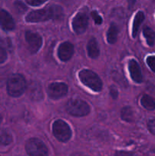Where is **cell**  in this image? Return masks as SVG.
<instances>
[{
    "mask_svg": "<svg viewBox=\"0 0 155 156\" xmlns=\"http://www.w3.org/2000/svg\"><path fill=\"white\" fill-rule=\"evenodd\" d=\"M63 10L57 5L46 7L44 9L30 12L26 16V21L30 23H38L48 20H61L63 18Z\"/></svg>",
    "mask_w": 155,
    "mask_h": 156,
    "instance_id": "1",
    "label": "cell"
},
{
    "mask_svg": "<svg viewBox=\"0 0 155 156\" xmlns=\"http://www.w3.org/2000/svg\"><path fill=\"white\" fill-rule=\"evenodd\" d=\"M81 82L96 92H100L103 88V82L100 78L90 69H82L78 73Z\"/></svg>",
    "mask_w": 155,
    "mask_h": 156,
    "instance_id": "2",
    "label": "cell"
},
{
    "mask_svg": "<svg viewBox=\"0 0 155 156\" xmlns=\"http://www.w3.org/2000/svg\"><path fill=\"white\" fill-rule=\"evenodd\" d=\"M26 89V81L21 74H14L9 77L7 82L8 94L14 98L20 97Z\"/></svg>",
    "mask_w": 155,
    "mask_h": 156,
    "instance_id": "3",
    "label": "cell"
},
{
    "mask_svg": "<svg viewBox=\"0 0 155 156\" xmlns=\"http://www.w3.org/2000/svg\"><path fill=\"white\" fill-rule=\"evenodd\" d=\"M65 109L68 114L74 117H84L90 113L91 108L88 103L81 99H71L67 102Z\"/></svg>",
    "mask_w": 155,
    "mask_h": 156,
    "instance_id": "4",
    "label": "cell"
},
{
    "mask_svg": "<svg viewBox=\"0 0 155 156\" xmlns=\"http://www.w3.org/2000/svg\"><path fill=\"white\" fill-rule=\"evenodd\" d=\"M53 133L54 136L62 143H66L71 137V129L66 122L57 120L53 124Z\"/></svg>",
    "mask_w": 155,
    "mask_h": 156,
    "instance_id": "5",
    "label": "cell"
},
{
    "mask_svg": "<svg viewBox=\"0 0 155 156\" xmlns=\"http://www.w3.org/2000/svg\"><path fill=\"white\" fill-rule=\"evenodd\" d=\"M27 153L31 156H44L48 155V149L43 141L37 138L27 140L25 145Z\"/></svg>",
    "mask_w": 155,
    "mask_h": 156,
    "instance_id": "6",
    "label": "cell"
},
{
    "mask_svg": "<svg viewBox=\"0 0 155 156\" xmlns=\"http://www.w3.org/2000/svg\"><path fill=\"white\" fill-rule=\"evenodd\" d=\"M47 93L53 100H58L65 97L68 93V86L63 82H53L48 86Z\"/></svg>",
    "mask_w": 155,
    "mask_h": 156,
    "instance_id": "7",
    "label": "cell"
},
{
    "mask_svg": "<svg viewBox=\"0 0 155 156\" xmlns=\"http://www.w3.org/2000/svg\"><path fill=\"white\" fill-rule=\"evenodd\" d=\"M88 25V16L84 11L78 12L72 20V28L77 34L84 33Z\"/></svg>",
    "mask_w": 155,
    "mask_h": 156,
    "instance_id": "8",
    "label": "cell"
},
{
    "mask_svg": "<svg viewBox=\"0 0 155 156\" xmlns=\"http://www.w3.org/2000/svg\"><path fill=\"white\" fill-rule=\"evenodd\" d=\"M25 39L30 53L34 54L37 53L43 44V40L40 35L34 32L27 31L25 34Z\"/></svg>",
    "mask_w": 155,
    "mask_h": 156,
    "instance_id": "9",
    "label": "cell"
},
{
    "mask_svg": "<svg viewBox=\"0 0 155 156\" xmlns=\"http://www.w3.org/2000/svg\"><path fill=\"white\" fill-rule=\"evenodd\" d=\"M74 53V46L69 42H64L59 45L58 49V56L60 60L67 62L69 60Z\"/></svg>",
    "mask_w": 155,
    "mask_h": 156,
    "instance_id": "10",
    "label": "cell"
},
{
    "mask_svg": "<svg viewBox=\"0 0 155 156\" xmlns=\"http://www.w3.org/2000/svg\"><path fill=\"white\" fill-rule=\"evenodd\" d=\"M0 26L5 31L15 29V24L12 15L4 9H0Z\"/></svg>",
    "mask_w": 155,
    "mask_h": 156,
    "instance_id": "11",
    "label": "cell"
},
{
    "mask_svg": "<svg viewBox=\"0 0 155 156\" xmlns=\"http://www.w3.org/2000/svg\"><path fill=\"white\" fill-rule=\"evenodd\" d=\"M129 70L130 76L134 82L137 83H141L143 81L142 73L139 64L135 59H131L129 63Z\"/></svg>",
    "mask_w": 155,
    "mask_h": 156,
    "instance_id": "12",
    "label": "cell"
},
{
    "mask_svg": "<svg viewBox=\"0 0 155 156\" xmlns=\"http://www.w3.org/2000/svg\"><path fill=\"white\" fill-rule=\"evenodd\" d=\"M28 94L33 100H41L43 98L42 87L36 82H32L28 87Z\"/></svg>",
    "mask_w": 155,
    "mask_h": 156,
    "instance_id": "13",
    "label": "cell"
},
{
    "mask_svg": "<svg viewBox=\"0 0 155 156\" xmlns=\"http://www.w3.org/2000/svg\"><path fill=\"white\" fill-rule=\"evenodd\" d=\"M88 49V56L92 59H96L100 55V50H99L98 44L95 38L92 37L89 40L87 46Z\"/></svg>",
    "mask_w": 155,
    "mask_h": 156,
    "instance_id": "14",
    "label": "cell"
},
{
    "mask_svg": "<svg viewBox=\"0 0 155 156\" xmlns=\"http://www.w3.org/2000/svg\"><path fill=\"white\" fill-rule=\"evenodd\" d=\"M144 18H145V16H144V12H141V11L137 12L135 18H134L133 26H132V37H136L137 34L139 31L140 27H141V24L144 21Z\"/></svg>",
    "mask_w": 155,
    "mask_h": 156,
    "instance_id": "15",
    "label": "cell"
},
{
    "mask_svg": "<svg viewBox=\"0 0 155 156\" xmlns=\"http://www.w3.org/2000/svg\"><path fill=\"white\" fill-rule=\"evenodd\" d=\"M119 29L116 24L112 23L107 31V41L110 44H113L116 42L117 36H118Z\"/></svg>",
    "mask_w": 155,
    "mask_h": 156,
    "instance_id": "16",
    "label": "cell"
},
{
    "mask_svg": "<svg viewBox=\"0 0 155 156\" xmlns=\"http://www.w3.org/2000/svg\"><path fill=\"white\" fill-rule=\"evenodd\" d=\"M141 104L145 109L148 111L155 110V100L147 94H144L141 98Z\"/></svg>",
    "mask_w": 155,
    "mask_h": 156,
    "instance_id": "17",
    "label": "cell"
},
{
    "mask_svg": "<svg viewBox=\"0 0 155 156\" xmlns=\"http://www.w3.org/2000/svg\"><path fill=\"white\" fill-rule=\"evenodd\" d=\"M143 34H144V37H145L147 44L150 47H152L155 41V32L150 27L146 26L143 29Z\"/></svg>",
    "mask_w": 155,
    "mask_h": 156,
    "instance_id": "18",
    "label": "cell"
},
{
    "mask_svg": "<svg viewBox=\"0 0 155 156\" xmlns=\"http://www.w3.org/2000/svg\"><path fill=\"white\" fill-rule=\"evenodd\" d=\"M121 118L126 122L131 123L134 120V112L131 107L126 106L122 109Z\"/></svg>",
    "mask_w": 155,
    "mask_h": 156,
    "instance_id": "19",
    "label": "cell"
},
{
    "mask_svg": "<svg viewBox=\"0 0 155 156\" xmlns=\"http://www.w3.org/2000/svg\"><path fill=\"white\" fill-rule=\"evenodd\" d=\"M12 142V136L6 129H0V143L2 145H9Z\"/></svg>",
    "mask_w": 155,
    "mask_h": 156,
    "instance_id": "20",
    "label": "cell"
},
{
    "mask_svg": "<svg viewBox=\"0 0 155 156\" xmlns=\"http://www.w3.org/2000/svg\"><path fill=\"white\" fill-rule=\"evenodd\" d=\"M15 8L18 13H24L27 11V6L22 2L17 1L15 2Z\"/></svg>",
    "mask_w": 155,
    "mask_h": 156,
    "instance_id": "21",
    "label": "cell"
},
{
    "mask_svg": "<svg viewBox=\"0 0 155 156\" xmlns=\"http://www.w3.org/2000/svg\"><path fill=\"white\" fill-rule=\"evenodd\" d=\"M146 62L150 69L155 73V56H149L146 59Z\"/></svg>",
    "mask_w": 155,
    "mask_h": 156,
    "instance_id": "22",
    "label": "cell"
},
{
    "mask_svg": "<svg viewBox=\"0 0 155 156\" xmlns=\"http://www.w3.org/2000/svg\"><path fill=\"white\" fill-rule=\"evenodd\" d=\"M91 15L96 24H98L99 25V24H101L102 23H103V19H102L100 15H99L96 11H93V12H91Z\"/></svg>",
    "mask_w": 155,
    "mask_h": 156,
    "instance_id": "23",
    "label": "cell"
},
{
    "mask_svg": "<svg viewBox=\"0 0 155 156\" xmlns=\"http://www.w3.org/2000/svg\"><path fill=\"white\" fill-rule=\"evenodd\" d=\"M7 59V51L4 47L0 46V64L3 63Z\"/></svg>",
    "mask_w": 155,
    "mask_h": 156,
    "instance_id": "24",
    "label": "cell"
},
{
    "mask_svg": "<svg viewBox=\"0 0 155 156\" xmlns=\"http://www.w3.org/2000/svg\"><path fill=\"white\" fill-rule=\"evenodd\" d=\"M147 129L150 133L155 135V119H152L147 122Z\"/></svg>",
    "mask_w": 155,
    "mask_h": 156,
    "instance_id": "25",
    "label": "cell"
},
{
    "mask_svg": "<svg viewBox=\"0 0 155 156\" xmlns=\"http://www.w3.org/2000/svg\"><path fill=\"white\" fill-rule=\"evenodd\" d=\"M26 1H27V4H29L30 5L38 6L42 5L43 3L46 2L47 0H26Z\"/></svg>",
    "mask_w": 155,
    "mask_h": 156,
    "instance_id": "26",
    "label": "cell"
},
{
    "mask_svg": "<svg viewBox=\"0 0 155 156\" xmlns=\"http://www.w3.org/2000/svg\"><path fill=\"white\" fill-rule=\"evenodd\" d=\"M109 92H110V94L111 96H112V98L113 99L117 98L119 93H118V91H117V89L115 88V87L114 86L110 87V91H109Z\"/></svg>",
    "mask_w": 155,
    "mask_h": 156,
    "instance_id": "27",
    "label": "cell"
},
{
    "mask_svg": "<svg viewBox=\"0 0 155 156\" xmlns=\"http://www.w3.org/2000/svg\"><path fill=\"white\" fill-rule=\"evenodd\" d=\"M135 2V0H129V7H132V5L133 6Z\"/></svg>",
    "mask_w": 155,
    "mask_h": 156,
    "instance_id": "28",
    "label": "cell"
},
{
    "mask_svg": "<svg viewBox=\"0 0 155 156\" xmlns=\"http://www.w3.org/2000/svg\"><path fill=\"white\" fill-rule=\"evenodd\" d=\"M2 120V116H1V115H0V123H1Z\"/></svg>",
    "mask_w": 155,
    "mask_h": 156,
    "instance_id": "29",
    "label": "cell"
},
{
    "mask_svg": "<svg viewBox=\"0 0 155 156\" xmlns=\"http://www.w3.org/2000/svg\"><path fill=\"white\" fill-rule=\"evenodd\" d=\"M153 152H154V153H155V149H153Z\"/></svg>",
    "mask_w": 155,
    "mask_h": 156,
    "instance_id": "30",
    "label": "cell"
},
{
    "mask_svg": "<svg viewBox=\"0 0 155 156\" xmlns=\"http://www.w3.org/2000/svg\"><path fill=\"white\" fill-rule=\"evenodd\" d=\"M152 1H155V0H152Z\"/></svg>",
    "mask_w": 155,
    "mask_h": 156,
    "instance_id": "31",
    "label": "cell"
}]
</instances>
